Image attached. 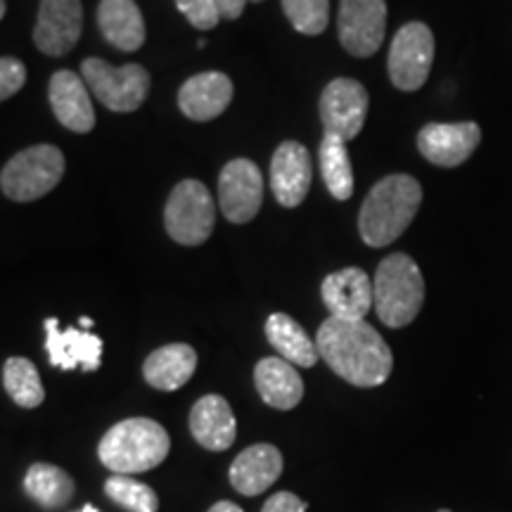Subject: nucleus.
<instances>
[{
    "label": "nucleus",
    "instance_id": "1",
    "mask_svg": "<svg viewBox=\"0 0 512 512\" xmlns=\"http://www.w3.org/2000/svg\"><path fill=\"white\" fill-rule=\"evenodd\" d=\"M318 354L332 373L354 387H380L392 375L394 356L380 332L366 320L328 318L316 335Z\"/></svg>",
    "mask_w": 512,
    "mask_h": 512
},
{
    "label": "nucleus",
    "instance_id": "2",
    "mask_svg": "<svg viewBox=\"0 0 512 512\" xmlns=\"http://www.w3.org/2000/svg\"><path fill=\"white\" fill-rule=\"evenodd\" d=\"M422 188L413 176L394 174L382 178L368 192L358 214V230L368 247H387L399 240L418 214Z\"/></svg>",
    "mask_w": 512,
    "mask_h": 512
},
{
    "label": "nucleus",
    "instance_id": "3",
    "mask_svg": "<svg viewBox=\"0 0 512 512\" xmlns=\"http://www.w3.org/2000/svg\"><path fill=\"white\" fill-rule=\"evenodd\" d=\"M169 432L150 418L121 420L100 439L98 456L107 470L117 475H138L162 465L169 456Z\"/></svg>",
    "mask_w": 512,
    "mask_h": 512
},
{
    "label": "nucleus",
    "instance_id": "4",
    "mask_svg": "<svg viewBox=\"0 0 512 512\" xmlns=\"http://www.w3.org/2000/svg\"><path fill=\"white\" fill-rule=\"evenodd\" d=\"M375 311L387 328L411 325L425 304V278L408 254H392L375 271Z\"/></svg>",
    "mask_w": 512,
    "mask_h": 512
},
{
    "label": "nucleus",
    "instance_id": "5",
    "mask_svg": "<svg viewBox=\"0 0 512 512\" xmlns=\"http://www.w3.org/2000/svg\"><path fill=\"white\" fill-rule=\"evenodd\" d=\"M64 155L55 145H34L17 152L0 174L3 195L15 202H34L46 197L64 176Z\"/></svg>",
    "mask_w": 512,
    "mask_h": 512
},
{
    "label": "nucleus",
    "instance_id": "6",
    "mask_svg": "<svg viewBox=\"0 0 512 512\" xmlns=\"http://www.w3.org/2000/svg\"><path fill=\"white\" fill-rule=\"evenodd\" d=\"M216 221V204L200 181H181L171 190L164 209V226L171 240L185 247L204 245Z\"/></svg>",
    "mask_w": 512,
    "mask_h": 512
},
{
    "label": "nucleus",
    "instance_id": "7",
    "mask_svg": "<svg viewBox=\"0 0 512 512\" xmlns=\"http://www.w3.org/2000/svg\"><path fill=\"white\" fill-rule=\"evenodd\" d=\"M88 91L112 112H136L150 93V74L140 64L112 67L100 57H88L81 64Z\"/></svg>",
    "mask_w": 512,
    "mask_h": 512
},
{
    "label": "nucleus",
    "instance_id": "8",
    "mask_svg": "<svg viewBox=\"0 0 512 512\" xmlns=\"http://www.w3.org/2000/svg\"><path fill=\"white\" fill-rule=\"evenodd\" d=\"M434 62V34L427 24L408 22L396 31L389 48V79L403 93H415L430 79Z\"/></svg>",
    "mask_w": 512,
    "mask_h": 512
},
{
    "label": "nucleus",
    "instance_id": "9",
    "mask_svg": "<svg viewBox=\"0 0 512 512\" xmlns=\"http://www.w3.org/2000/svg\"><path fill=\"white\" fill-rule=\"evenodd\" d=\"M339 43L354 57H370L380 50L387 31L384 0H339Z\"/></svg>",
    "mask_w": 512,
    "mask_h": 512
},
{
    "label": "nucleus",
    "instance_id": "10",
    "mask_svg": "<svg viewBox=\"0 0 512 512\" xmlns=\"http://www.w3.org/2000/svg\"><path fill=\"white\" fill-rule=\"evenodd\" d=\"M368 91L354 79H335L320 95V121L325 136L339 138L344 143L354 140L366 124Z\"/></svg>",
    "mask_w": 512,
    "mask_h": 512
},
{
    "label": "nucleus",
    "instance_id": "11",
    "mask_svg": "<svg viewBox=\"0 0 512 512\" xmlns=\"http://www.w3.org/2000/svg\"><path fill=\"white\" fill-rule=\"evenodd\" d=\"M264 202V176L249 159H233L219 176V207L230 223H249Z\"/></svg>",
    "mask_w": 512,
    "mask_h": 512
},
{
    "label": "nucleus",
    "instance_id": "12",
    "mask_svg": "<svg viewBox=\"0 0 512 512\" xmlns=\"http://www.w3.org/2000/svg\"><path fill=\"white\" fill-rule=\"evenodd\" d=\"M83 31L81 0H41L34 27V43L41 53L62 57L74 50Z\"/></svg>",
    "mask_w": 512,
    "mask_h": 512
},
{
    "label": "nucleus",
    "instance_id": "13",
    "mask_svg": "<svg viewBox=\"0 0 512 512\" xmlns=\"http://www.w3.org/2000/svg\"><path fill=\"white\" fill-rule=\"evenodd\" d=\"M482 143V128L475 121L458 124H427L418 133V150L427 162L444 169L465 164Z\"/></svg>",
    "mask_w": 512,
    "mask_h": 512
},
{
    "label": "nucleus",
    "instance_id": "14",
    "mask_svg": "<svg viewBox=\"0 0 512 512\" xmlns=\"http://www.w3.org/2000/svg\"><path fill=\"white\" fill-rule=\"evenodd\" d=\"M320 297L332 318L363 320L370 313V306H375V287L366 271L349 266L323 280Z\"/></svg>",
    "mask_w": 512,
    "mask_h": 512
},
{
    "label": "nucleus",
    "instance_id": "15",
    "mask_svg": "<svg viewBox=\"0 0 512 512\" xmlns=\"http://www.w3.org/2000/svg\"><path fill=\"white\" fill-rule=\"evenodd\" d=\"M46 351L50 366L60 370H93L100 368L102 361V339L88 330L67 328L60 330V320L48 318L46 323Z\"/></svg>",
    "mask_w": 512,
    "mask_h": 512
},
{
    "label": "nucleus",
    "instance_id": "16",
    "mask_svg": "<svg viewBox=\"0 0 512 512\" xmlns=\"http://www.w3.org/2000/svg\"><path fill=\"white\" fill-rule=\"evenodd\" d=\"M311 188V155L302 143L285 140L271 159V190L283 207L294 209Z\"/></svg>",
    "mask_w": 512,
    "mask_h": 512
},
{
    "label": "nucleus",
    "instance_id": "17",
    "mask_svg": "<svg viewBox=\"0 0 512 512\" xmlns=\"http://www.w3.org/2000/svg\"><path fill=\"white\" fill-rule=\"evenodd\" d=\"M50 107L57 121L74 133H91L95 126V110L86 81L79 74L62 69L50 79Z\"/></svg>",
    "mask_w": 512,
    "mask_h": 512
},
{
    "label": "nucleus",
    "instance_id": "18",
    "mask_svg": "<svg viewBox=\"0 0 512 512\" xmlns=\"http://www.w3.org/2000/svg\"><path fill=\"white\" fill-rule=\"evenodd\" d=\"M233 100V81L223 72H204L190 76L178 93V107L192 121H211L221 117Z\"/></svg>",
    "mask_w": 512,
    "mask_h": 512
},
{
    "label": "nucleus",
    "instance_id": "19",
    "mask_svg": "<svg viewBox=\"0 0 512 512\" xmlns=\"http://www.w3.org/2000/svg\"><path fill=\"white\" fill-rule=\"evenodd\" d=\"M283 475V453L273 444L245 448L230 465V484L242 496H259Z\"/></svg>",
    "mask_w": 512,
    "mask_h": 512
},
{
    "label": "nucleus",
    "instance_id": "20",
    "mask_svg": "<svg viewBox=\"0 0 512 512\" xmlns=\"http://www.w3.org/2000/svg\"><path fill=\"white\" fill-rule=\"evenodd\" d=\"M190 434L207 451H226L238 434L233 408L219 394H207L192 406Z\"/></svg>",
    "mask_w": 512,
    "mask_h": 512
},
{
    "label": "nucleus",
    "instance_id": "21",
    "mask_svg": "<svg viewBox=\"0 0 512 512\" xmlns=\"http://www.w3.org/2000/svg\"><path fill=\"white\" fill-rule=\"evenodd\" d=\"M256 392L275 411H292L304 399V380L285 358H261L254 368Z\"/></svg>",
    "mask_w": 512,
    "mask_h": 512
},
{
    "label": "nucleus",
    "instance_id": "22",
    "mask_svg": "<svg viewBox=\"0 0 512 512\" xmlns=\"http://www.w3.org/2000/svg\"><path fill=\"white\" fill-rule=\"evenodd\" d=\"M98 27L105 41L124 53H136L145 43V19L136 0H100Z\"/></svg>",
    "mask_w": 512,
    "mask_h": 512
},
{
    "label": "nucleus",
    "instance_id": "23",
    "mask_svg": "<svg viewBox=\"0 0 512 512\" xmlns=\"http://www.w3.org/2000/svg\"><path fill=\"white\" fill-rule=\"evenodd\" d=\"M197 351L190 344H166L152 351L143 363V377L159 392H176L195 375Z\"/></svg>",
    "mask_w": 512,
    "mask_h": 512
},
{
    "label": "nucleus",
    "instance_id": "24",
    "mask_svg": "<svg viewBox=\"0 0 512 512\" xmlns=\"http://www.w3.org/2000/svg\"><path fill=\"white\" fill-rule=\"evenodd\" d=\"M266 339L278 351L280 358L290 361L292 366L313 368L320 358L318 344L306 335V330L287 313H273L266 320Z\"/></svg>",
    "mask_w": 512,
    "mask_h": 512
},
{
    "label": "nucleus",
    "instance_id": "25",
    "mask_svg": "<svg viewBox=\"0 0 512 512\" xmlns=\"http://www.w3.org/2000/svg\"><path fill=\"white\" fill-rule=\"evenodd\" d=\"M24 491L31 501L46 510H60L74 498V479L62 467L50 463H34L24 475Z\"/></svg>",
    "mask_w": 512,
    "mask_h": 512
},
{
    "label": "nucleus",
    "instance_id": "26",
    "mask_svg": "<svg viewBox=\"0 0 512 512\" xmlns=\"http://www.w3.org/2000/svg\"><path fill=\"white\" fill-rule=\"evenodd\" d=\"M320 174H323L325 188L335 200L344 202L354 195V169L347 152V143L339 138L325 136L318 150Z\"/></svg>",
    "mask_w": 512,
    "mask_h": 512
},
{
    "label": "nucleus",
    "instance_id": "27",
    "mask_svg": "<svg viewBox=\"0 0 512 512\" xmlns=\"http://www.w3.org/2000/svg\"><path fill=\"white\" fill-rule=\"evenodd\" d=\"M3 387L10 399L22 408H36L46 399V389H43L36 366L22 356H12L5 361Z\"/></svg>",
    "mask_w": 512,
    "mask_h": 512
},
{
    "label": "nucleus",
    "instance_id": "28",
    "mask_svg": "<svg viewBox=\"0 0 512 512\" xmlns=\"http://www.w3.org/2000/svg\"><path fill=\"white\" fill-rule=\"evenodd\" d=\"M105 494L128 512H157L159 498L152 486L126 475H112L105 482Z\"/></svg>",
    "mask_w": 512,
    "mask_h": 512
},
{
    "label": "nucleus",
    "instance_id": "29",
    "mask_svg": "<svg viewBox=\"0 0 512 512\" xmlns=\"http://www.w3.org/2000/svg\"><path fill=\"white\" fill-rule=\"evenodd\" d=\"M283 10L299 34L318 36L328 29L330 0H283Z\"/></svg>",
    "mask_w": 512,
    "mask_h": 512
},
{
    "label": "nucleus",
    "instance_id": "30",
    "mask_svg": "<svg viewBox=\"0 0 512 512\" xmlns=\"http://www.w3.org/2000/svg\"><path fill=\"white\" fill-rule=\"evenodd\" d=\"M176 5L192 27L200 31L214 29L216 24L221 22V15L219 10H216L214 0H176Z\"/></svg>",
    "mask_w": 512,
    "mask_h": 512
},
{
    "label": "nucleus",
    "instance_id": "31",
    "mask_svg": "<svg viewBox=\"0 0 512 512\" xmlns=\"http://www.w3.org/2000/svg\"><path fill=\"white\" fill-rule=\"evenodd\" d=\"M27 81V67L17 57L5 55L0 60V100H10Z\"/></svg>",
    "mask_w": 512,
    "mask_h": 512
},
{
    "label": "nucleus",
    "instance_id": "32",
    "mask_svg": "<svg viewBox=\"0 0 512 512\" xmlns=\"http://www.w3.org/2000/svg\"><path fill=\"white\" fill-rule=\"evenodd\" d=\"M306 510H309V505H306V501H302L299 496H294L292 491H278V494L268 498L264 508H261V512H306Z\"/></svg>",
    "mask_w": 512,
    "mask_h": 512
},
{
    "label": "nucleus",
    "instance_id": "33",
    "mask_svg": "<svg viewBox=\"0 0 512 512\" xmlns=\"http://www.w3.org/2000/svg\"><path fill=\"white\" fill-rule=\"evenodd\" d=\"M221 19H240L245 12L247 0H214Z\"/></svg>",
    "mask_w": 512,
    "mask_h": 512
},
{
    "label": "nucleus",
    "instance_id": "34",
    "mask_svg": "<svg viewBox=\"0 0 512 512\" xmlns=\"http://www.w3.org/2000/svg\"><path fill=\"white\" fill-rule=\"evenodd\" d=\"M207 512H245V510H242L240 505H235V503H230V501H219V503L211 505Z\"/></svg>",
    "mask_w": 512,
    "mask_h": 512
},
{
    "label": "nucleus",
    "instance_id": "35",
    "mask_svg": "<svg viewBox=\"0 0 512 512\" xmlns=\"http://www.w3.org/2000/svg\"><path fill=\"white\" fill-rule=\"evenodd\" d=\"M81 328H83V330H91V328H93V320L83 316V318H81Z\"/></svg>",
    "mask_w": 512,
    "mask_h": 512
},
{
    "label": "nucleus",
    "instance_id": "36",
    "mask_svg": "<svg viewBox=\"0 0 512 512\" xmlns=\"http://www.w3.org/2000/svg\"><path fill=\"white\" fill-rule=\"evenodd\" d=\"M79 512H102V510H98V508H95V505L88 503V505H83V508H81Z\"/></svg>",
    "mask_w": 512,
    "mask_h": 512
},
{
    "label": "nucleus",
    "instance_id": "37",
    "mask_svg": "<svg viewBox=\"0 0 512 512\" xmlns=\"http://www.w3.org/2000/svg\"><path fill=\"white\" fill-rule=\"evenodd\" d=\"M5 12H8V3H5V0H0V17H5Z\"/></svg>",
    "mask_w": 512,
    "mask_h": 512
},
{
    "label": "nucleus",
    "instance_id": "38",
    "mask_svg": "<svg viewBox=\"0 0 512 512\" xmlns=\"http://www.w3.org/2000/svg\"><path fill=\"white\" fill-rule=\"evenodd\" d=\"M439 512H451V510H446V508H444V510H439Z\"/></svg>",
    "mask_w": 512,
    "mask_h": 512
},
{
    "label": "nucleus",
    "instance_id": "39",
    "mask_svg": "<svg viewBox=\"0 0 512 512\" xmlns=\"http://www.w3.org/2000/svg\"><path fill=\"white\" fill-rule=\"evenodd\" d=\"M252 3H261V0H252Z\"/></svg>",
    "mask_w": 512,
    "mask_h": 512
}]
</instances>
